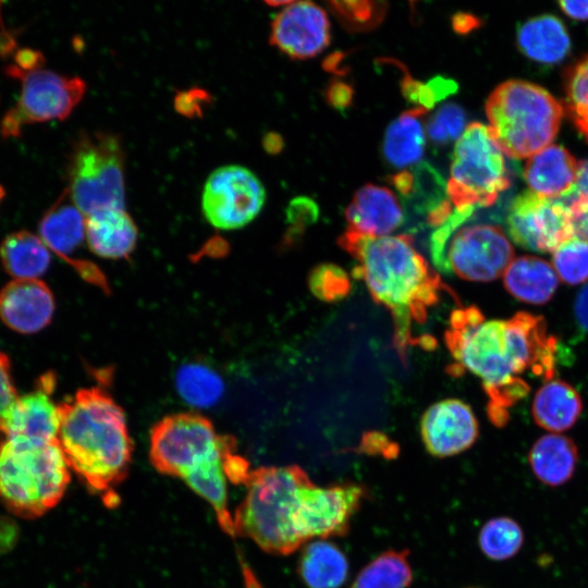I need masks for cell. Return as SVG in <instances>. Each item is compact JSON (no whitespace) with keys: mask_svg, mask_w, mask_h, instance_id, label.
Instances as JSON below:
<instances>
[{"mask_svg":"<svg viewBox=\"0 0 588 588\" xmlns=\"http://www.w3.org/2000/svg\"><path fill=\"white\" fill-rule=\"evenodd\" d=\"M338 243L358 261L354 274L365 281L373 301L391 311L393 344L404 360L414 344L412 322L424 323L448 286L408 234L369 236L346 230Z\"/></svg>","mask_w":588,"mask_h":588,"instance_id":"cell-1","label":"cell"},{"mask_svg":"<svg viewBox=\"0 0 588 588\" xmlns=\"http://www.w3.org/2000/svg\"><path fill=\"white\" fill-rule=\"evenodd\" d=\"M59 443L70 469L110 505L125 478L133 444L122 408L102 389L78 390L59 404Z\"/></svg>","mask_w":588,"mask_h":588,"instance_id":"cell-2","label":"cell"},{"mask_svg":"<svg viewBox=\"0 0 588 588\" xmlns=\"http://www.w3.org/2000/svg\"><path fill=\"white\" fill-rule=\"evenodd\" d=\"M444 341L457 367L482 380L491 421L495 426L505 425L507 408L529 392L510 346L505 320H487L476 306L455 309Z\"/></svg>","mask_w":588,"mask_h":588,"instance_id":"cell-3","label":"cell"},{"mask_svg":"<svg viewBox=\"0 0 588 588\" xmlns=\"http://www.w3.org/2000/svg\"><path fill=\"white\" fill-rule=\"evenodd\" d=\"M297 465L252 470L246 495L233 514L234 535L252 539L266 552L289 555L304 542L293 518L301 489L310 483Z\"/></svg>","mask_w":588,"mask_h":588,"instance_id":"cell-4","label":"cell"},{"mask_svg":"<svg viewBox=\"0 0 588 588\" xmlns=\"http://www.w3.org/2000/svg\"><path fill=\"white\" fill-rule=\"evenodd\" d=\"M70 482L59 440L7 438L0 445V499L9 511L34 518L52 509Z\"/></svg>","mask_w":588,"mask_h":588,"instance_id":"cell-5","label":"cell"},{"mask_svg":"<svg viewBox=\"0 0 588 588\" xmlns=\"http://www.w3.org/2000/svg\"><path fill=\"white\" fill-rule=\"evenodd\" d=\"M486 113L502 152L525 159L551 145L560 128L563 107L541 86L510 79L491 93Z\"/></svg>","mask_w":588,"mask_h":588,"instance_id":"cell-6","label":"cell"},{"mask_svg":"<svg viewBox=\"0 0 588 588\" xmlns=\"http://www.w3.org/2000/svg\"><path fill=\"white\" fill-rule=\"evenodd\" d=\"M66 177L69 195L85 217L124 207V154L117 135L81 133L72 146Z\"/></svg>","mask_w":588,"mask_h":588,"instance_id":"cell-7","label":"cell"},{"mask_svg":"<svg viewBox=\"0 0 588 588\" xmlns=\"http://www.w3.org/2000/svg\"><path fill=\"white\" fill-rule=\"evenodd\" d=\"M511 185L503 152L488 125L473 122L457 139L446 183L455 209L489 207Z\"/></svg>","mask_w":588,"mask_h":588,"instance_id":"cell-8","label":"cell"},{"mask_svg":"<svg viewBox=\"0 0 588 588\" xmlns=\"http://www.w3.org/2000/svg\"><path fill=\"white\" fill-rule=\"evenodd\" d=\"M235 449L232 437L218 434L206 417L180 413L164 417L150 433V460L163 475L184 480Z\"/></svg>","mask_w":588,"mask_h":588,"instance_id":"cell-9","label":"cell"},{"mask_svg":"<svg viewBox=\"0 0 588 588\" xmlns=\"http://www.w3.org/2000/svg\"><path fill=\"white\" fill-rule=\"evenodd\" d=\"M5 73L21 81L22 91L16 105L1 120L0 133L4 138L20 136L27 124L66 119L86 91L81 77L42 68L24 71L10 64Z\"/></svg>","mask_w":588,"mask_h":588,"instance_id":"cell-10","label":"cell"},{"mask_svg":"<svg viewBox=\"0 0 588 588\" xmlns=\"http://www.w3.org/2000/svg\"><path fill=\"white\" fill-rule=\"evenodd\" d=\"M265 200V187L249 169L228 164L216 169L206 180L201 209L212 226L235 230L253 221Z\"/></svg>","mask_w":588,"mask_h":588,"instance_id":"cell-11","label":"cell"},{"mask_svg":"<svg viewBox=\"0 0 588 588\" xmlns=\"http://www.w3.org/2000/svg\"><path fill=\"white\" fill-rule=\"evenodd\" d=\"M448 271L464 280L488 282L501 277L514 259V248L497 225L457 229L446 246Z\"/></svg>","mask_w":588,"mask_h":588,"instance_id":"cell-12","label":"cell"},{"mask_svg":"<svg viewBox=\"0 0 588 588\" xmlns=\"http://www.w3.org/2000/svg\"><path fill=\"white\" fill-rule=\"evenodd\" d=\"M365 497L366 489L357 483L326 488L316 487L313 482L304 486L293 518L297 536L303 542L316 537L344 536Z\"/></svg>","mask_w":588,"mask_h":588,"instance_id":"cell-13","label":"cell"},{"mask_svg":"<svg viewBox=\"0 0 588 588\" xmlns=\"http://www.w3.org/2000/svg\"><path fill=\"white\" fill-rule=\"evenodd\" d=\"M506 223L511 238L534 252L553 253L574 237L567 205L531 191L514 198Z\"/></svg>","mask_w":588,"mask_h":588,"instance_id":"cell-14","label":"cell"},{"mask_svg":"<svg viewBox=\"0 0 588 588\" xmlns=\"http://www.w3.org/2000/svg\"><path fill=\"white\" fill-rule=\"evenodd\" d=\"M330 22L322 8L310 1H290L274 16L270 44L291 59L305 60L330 42Z\"/></svg>","mask_w":588,"mask_h":588,"instance_id":"cell-15","label":"cell"},{"mask_svg":"<svg viewBox=\"0 0 588 588\" xmlns=\"http://www.w3.org/2000/svg\"><path fill=\"white\" fill-rule=\"evenodd\" d=\"M56 384L52 375L40 378L38 388L16 399L0 413V431L7 438L23 437L40 441L58 440L60 409L51 399Z\"/></svg>","mask_w":588,"mask_h":588,"instance_id":"cell-16","label":"cell"},{"mask_svg":"<svg viewBox=\"0 0 588 588\" xmlns=\"http://www.w3.org/2000/svg\"><path fill=\"white\" fill-rule=\"evenodd\" d=\"M420 433L427 451L448 457L470 448L478 437V422L471 408L455 399L431 405L422 415Z\"/></svg>","mask_w":588,"mask_h":588,"instance_id":"cell-17","label":"cell"},{"mask_svg":"<svg viewBox=\"0 0 588 588\" xmlns=\"http://www.w3.org/2000/svg\"><path fill=\"white\" fill-rule=\"evenodd\" d=\"M54 311L53 295L39 279H14L0 291V319L20 333L44 329Z\"/></svg>","mask_w":588,"mask_h":588,"instance_id":"cell-18","label":"cell"},{"mask_svg":"<svg viewBox=\"0 0 588 588\" xmlns=\"http://www.w3.org/2000/svg\"><path fill=\"white\" fill-rule=\"evenodd\" d=\"M39 234L50 252L56 253L83 275V267L75 254L86 240V217L74 205L66 188L42 216Z\"/></svg>","mask_w":588,"mask_h":588,"instance_id":"cell-19","label":"cell"},{"mask_svg":"<svg viewBox=\"0 0 588 588\" xmlns=\"http://www.w3.org/2000/svg\"><path fill=\"white\" fill-rule=\"evenodd\" d=\"M347 230L384 236L397 229L404 220L402 207L394 194L384 186L366 184L346 207Z\"/></svg>","mask_w":588,"mask_h":588,"instance_id":"cell-20","label":"cell"},{"mask_svg":"<svg viewBox=\"0 0 588 588\" xmlns=\"http://www.w3.org/2000/svg\"><path fill=\"white\" fill-rule=\"evenodd\" d=\"M578 170L579 163L568 150L559 145H550L528 158L524 179L531 192L558 199L573 192Z\"/></svg>","mask_w":588,"mask_h":588,"instance_id":"cell-21","label":"cell"},{"mask_svg":"<svg viewBox=\"0 0 588 588\" xmlns=\"http://www.w3.org/2000/svg\"><path fill=\"white\" fill-rule=\"evenodd\" d=\"M137 228L125 208H109L86 217V242L97 256L126 258L135 248Z\"/></svg>","mask_w":588,"mask_h":588,"instance_id":"cell-22","label":"cell"},{"mask_svg":"<svg viewBox=\"0 0 588 588\" xmlns=\"http://www.w3.org/2000/svg\"><path fill=\"white\" fill-rule=\"evenodd\" d=\"M503 283L517 299L543 305L549 302L559 285L554 267L536 256L514 258L503 273Z\"/></svg>","mask_w":588,"mask_h":588,"instance_id":"cell-23","label":"cell"},{"mask_svg":"<svg viewBox=\"0 0 588 588\" xmlns=\"http://www.w3.org/2000/svg\"><path fill=\"white\" fill-rule=\"evenodd\" d=\"M528 462L539 481L549 487H559L573 477L578 463V451L572 439L550 433L534 443Z\"/></svg>","mask_w":588,"mask_h":588,"instance_id":"cell-24","label":"cell"},{"mask_svg":"<svg viewBox=\"0 0 588 588\" xmlns=\"http://www.w3.org/2000/svg\"><path fill=\"white\" fill-rule=\"evenodd\" d=\"M519 49L531 60L553 64L569 52L571 40L564 24L550 14L532 17L518 29Z\"/></svg>","mask_w":588,"mask_h":588,"instance_id":"cell-25","label":"cell"},{"mask_svg":"<svg viewBox=\"0 0 588 588\" xmlns=\"http://www.w3.org/2000/svg\"><path fill=\"white\" fill-rule=\"evenodd\" d=\"M577 391L562 380H550L536 393L532 416L536 424L551 432H561L574 426L581 413Z\"/></svg>","mask_w":588,"mask_h":588,"instance_id":"cell-26","label":"cell"},{"mask_svg":"<svg viewBox=\"0 0 588 588\" xmlns=\"http://www.w3.org/2000/svg\"><path fill=\"white\" fill-rule=\"evenodd\" d=\"M298 573L307 588H339L348 575V562L338 546L323 539L308 543Z\"/></svg>","mask_w":588,"mask_h":588,"instance_id":"cell-27","label":"cell"},{"mask_svg":"<svg viewBox=\"0 0 588 588\" xmlns=\"http://www.w3.org/2000/svg\"><path fill=\"white\" fill-rule=\"evenodd\" d=\"M426 112L415 107L403 112L388 126L382 151L391 166L401 169L418 162L422 157L426 139L421 118Z\"/></svg>","mask_w":588,"mask_h":588,"instance_id":"cell-28","label":"cell"},{"mask_svg":"<svg viewBox=\"0 0 588 588\" xmlns=\"http://www.w3.org/2000/svg\"><path fill=\"white\" fill-rule=\"evenodd\" d=\"M0 258L14 279H38L49 267L50 250L39 236L21 230L2 241Z\"/></svg>","mask_w":588,"mask_h":588,"instance_id":"cell-29","label":"cell"},{"mask_svg":"<svg viewBox=\"0 0 588 588\" xmlns=\"http://www.w3.org/2000/svg\"><path fill=\"white\" fill-rule=\"evenodd\" d=\"M408 550H389L367 564L350 588H407L413 580Z\"/></svg>","mask_w":588,"mask_h":588,"instance_id":"cell-30","label":"cell"},{"mask_svg":"<svg viewBox=\"0 0 588 588\" xmlns=\"http://www.w3.org/2000/svg\"><path fill=\"white\" fill-rule=\"evenodd\" d=\"M175 382L183 400L196 407L213 405L223 393L221 377L201 364L182 366L176 373Z\"/></svg>","mask_w":588,"mask_h":588,"instance_id":"cell-31","label":"cell"},{"mask_svg":"<svg viewBox=\"0 0 588 588\" xmlns=\"http://www.w3.org/2000/svg\"><path fill=\"white\" fill-rule=\"evenodd\" d=\"M479 546L483 554L494 561H504L518 553L524 543L520 525L511 517L488 520L480 529Z\"/></svg>","mask_w":588,"mask_h":588,"instance_id":"cell-32","label":"cell"},{"mask_svg":"<svg viewBox=\"0 0 588 588\" xmlns=\"http://www.w3.org/2000/svg\"><path fill=\"white\" fill-rule=\"evenodd\" d=\"M564 90L566 111L588 140V54L567 70Z\"/></svg>","mask_w":588,"mask_h":588,"instance_id":"cell-33","label":"cell"},{"mask_svg":"<svg viewBox=\"0 0 588 588\" xmlns=\"http://www.w3.org/2000/svg\"><path fill=\"white\" fill-rule=\"evenodd\" d=\"M553 267L558 277L576 285L588 280V241L572 237L553 253Z\"/></svg>","mask_w":588,"mask_h":588,"instance_id":"cell-34","label":"cell"},{"mask_svg":"<svg viewBox=\"0 0 588 588\" xmlns=\"http://www.w3.org/2000/svg\"><path fill=\"white\" fill-rule=\"evenodd\" d=\"M328 5L342 25L352 32L376 27L387 12V3L379 1H331Z\"/></svg>","mask_w":588,"mask_h":588,"instance_id":"cell-35","label":"cell"},{"mask_svg":"<svg viewBox=\"0 0 588 588\" xmlns=\"http://www.w3.org/2000/svg\"><path fill=\"white\" fill-rule=\"evenodd\" d=\"M308 286L317 298L332 303L347 296L352 283L341 267L333 264H320L309 272Z\"/></svg>","mask_w":588,"mask_h":588,"instance_id":"cell-36","label":"cell"},{"mask_svg":"<svg viewBox=\"0 0 588 588\" xmlns=\"http://www.w3.org/2000/svg\"><path fill=\"white\" fill-rule=\"evenodd\" d=\"M465 123L463 108L456 103H445L431 117L427 125V134L433 144L444 146L461 137Z\"/></svg>","mask_w":588,"mask_h":588,"instance_id":"cell-37","label":"cell"},{"mask_svg":"<svg viewBox=\"0 0 588 588\" xmlns=\"http://www.w3.org/2000/svg\"><path fill=\"white\" fill-rule=\"evenodd\" d=\"M564 201L569 210L574 237L588 241V194H571Z\"/></svg>","mask_w":588,"mask_h":588,"instance_id":"cell-38","label":"cell"},{"mask_svg":"<svg viewBox=\"0 0 588 588\" xmlns=\"http://www.w3.org/2000/svg\"><path fill=\"white\" fill-rule=\"evenodd\" d=\"M405 75L402 79V93L404 97L412 103L416 105V108L430 110L437 103L434 96L427 84L416 81L404 71Z\"/></svg>","mask_w":588,"mask_h":588,"instance_id":"cell-39","label":"cell"},{"mask_svg":"<svg viewBox=\"0 0 588 588\" xmlns=\"http://www.w3.org/2000/svg\"><path fill=\"white\" fill-rule=\"evenodd\" d=\"M287 218L298 232L318 218V206L307 197H298L291 201Z\"/></svg>","mask_w":588,"mask_h":588,"instance_id":"cell-40","label":"cell"},{"mask_svg":"<svg viewBox=\"0 0 588 588\" xmlns=\"http://www.w3.org/2000/svg\"><path fill=\"white\" fill-rule=\"evenodd\" d=\"M359 451L368 454H381L385 458H394L399 449L396 443L380 432L371 431L363 436Z\"/></svg>","mask_w":588,"mask_h":588,"instance_id":"cell-41","label":"cell"},{"mask_svg":"<svg viewBox=\"0 0 588 588\" xmlns=\"http://www.w3.org/2000/svg\"><path fill=\"white\" fill-rule=\"evenodd\" d=\"M353 87L339 78L331 81L326 89L327 102L340 112H344L353 103Z\"/></svg>","mask_w":588,"mask_h":588,"instance_id":"cell-42","label":"cell"},{"mask_svg":"<svg viewBox=\"0 0 588 588\" xmlns=\"http://www.w3.org/2000/svg\"><path fill=\"white\" fill-rule=\"evenodd\" d=\"M16 396V390L10 375L9 359L3 353H0V413L3 412Z\"/></svg>","mask_w":588,"mask_h":588,"instance_id":"cell-43","label":"cell"},{"mask_svg":"<svg viewBox=\"0 0 588 588\" xmlns=\"http://www.w3.org/2000/svg\"><path fill=\"white\" fill-rule=\"evenodd\" d=\"M15 65L24 71L40 69L44 64V57L39 51L24 48L19 50L15 56Z\"/></svg>","mask_w":588,"mask_h":588,"instance_id":"cell-44","label":"cell"},{"mask_svg":"<svg viewBox=\"0 0 588 588\" xmlns=\"http://www.w3.org/2000/svg\"><path fill=\"white\" fill-rule=\"evenodd\" d=\"M426 84L432 91L437 102L443 100L444 98L456 93L457 90V84L455 81L441 75L432 77Z\"/></svg>","mask_w":588,"mask_h":588,"instance_id":"cell-45","label":"cell"},{"mask_svg":"<svg viewBox=\"0 0 588 588\" xmlns=\"http://www.w3.org/2000/svg\"><path fill=\"white\" fill-rule=\"evenodd\" d=\"M391 183L404 197H411L414 192L415 177L413 171H401L391 177Z\"/></svg>","mask_w":588,"mask_h":588,"instance_id":"cell-46","label":"cell"},{"mask_svg":"<svg viewBox=\"0 0 588 588\" xmlns=\"http://www.w3.org/2000/svg\"><path fill=\"white\" fill-rule=\"evenodd\" d=\"M574 311L580 328L588 331V284L578 293Z\"/></svg>","mask_w":588,"mask_h":588,"instance_id":"cell-47","label":"cell"},{"mask_svg":"<svg viewBox=\"0 0 588 588\" xmlns=\"http://www.w3.org/2000/svg\"><path fill=\"white\" fill-rule=\"evenodd\" d=\"M559 5L575 20H588V1H560Z\"/></svg>","mask_w":588,"mask_h":588,"instance_id":"cell-48","label":"cell"},{"mask_svg":"<svg viewBox=\"0 0 588 588\" xmlns=\"http://www.w3.org/2000/svg\"><path fill=\"white\" fill-rule=\"evenodd\" d=\"M452 25L456 33L467 34L479 25V21L468 13H456L452 19Z\"/></svg>","mask_w":588,"mask_h":588,"instance_id":"cell-49","label":"cell"},{"mask_svg":"<svg viewBox=\"0 0 588 588\" xmlns=\"http://www.w3.org/2000/svg\"><path fill=\"white\" fill-rule=\"evenodd\" d=\"M571 194H588V160L579 162L577 182Z\"/></svg>","mask_w":588,"mask_h":588,"instance_id":"cell-50","label":"cell"},{"mask_svg":"<svg viewBox=\"0 0 588 588\" xmlns=\"http://www.w3.org/2000/svg\"><path fill=\"white\" fill-rule=\"evenodd\" d=\"M266 148L271 152H278L282 148V139L277 134H270L266 139Z\"/></svg>","mask_w":588,"mask_h":588,"instance_id":"cell-51","label":"cell"},{"mask_svg":"<svg viewBox=\"0 0 588 588\" xmlns=\"http://www.w3.org/2000/svg\"><path fill=\"white\" fill-rule=\"evenodd\" d=\"M4 194H5L4 188H3V186L0 184V201H1V199L3 198Z\"/></svg>","mask_w":588,"mask_h":588,"instance_id":"cell-52","label":"cell"}]
</instances>
